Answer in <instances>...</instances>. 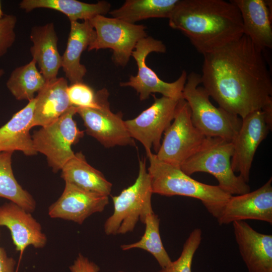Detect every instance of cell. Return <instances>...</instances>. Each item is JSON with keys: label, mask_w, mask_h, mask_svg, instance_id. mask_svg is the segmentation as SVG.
Returning a JSON list of instances; mask_svg holds the SVG:
<instances>
[{"label": "cell", "mask_w": 272, "mask_h": 272, "mask_svg": "<svg viewBox=\"0 0 272 272\" xmlns=\"http://www.w3.org/2000/svg\"><path fill=\"white\" fill-rule=\"evenodd\" d=\"M5 71L3 69H0V79L4 75Z\"/></svg>", "instance_id": "e575fe53"}, {"label": "cell", "mask_w": 272, "mask_h": 272, "mask_svg": "<svg viewBox=\"0 0 272 272\" xmlns=\"http://www.w3.org/2000/svg\"><path fill=\"white\" fill-rule=\"evenodd\" d=\"M4 15V14L2 9L1 3L0 1V19L2 18Z\"/></svg>", "instance_id": "836d02e7"}, {"label": "cell", "mask_w": 272, "mask_h": 272, "mask_svg": "<svg viewBox=\"0 0 272 272\" xmlns=\"http://www.w3.org/2000/svg\"><path fill=\"white\" fill-rule=\"evenodd\" d=\"M263 50L245 35L203 55L201 84L219 107L241 119L272 102Z\"/></svg>", "instance_id": "6da1fadb"}, {"label": "cell", "mask_w": 272, "mask_h": 272, "mask_svg": "<svg viewBox=\"0 0 272 272\" xmlns=\"http://www.w3.org/2000/svg\"><path fill=\"white\" fill-rule=\"evenodd\" d=\"M13 154V152H0V197L7 198L31 213L35 211L36 203L14 176L12 167Z\"/></svg>", "instance_id": "4316f807"}, {"label": "cell", "mask_w": 272, "mask_h": 272, "mask_svg": "<svg viewBox=\"0 0 272 272\" xmlns=\"http://www.w3.org/2000/svg\"><path fill=\"white\" fill-rule=\"evenodd\" d=\"M71 272H99V266L88 258L79 253L73 263L69 266Z\"/></svg>", "instance_id": "1f68e13d"}, {"label": "cell", "mask_w": 272, "mask_h": 272, "mask_svg": "<svg viewBox=\"0 0 272 272\" xmlns=\"http://www.w3.org/2000/svg\"><path fill=\"white\" fill-rule=\"evenodd\" d=\"M35 103L34 98L0 127V152L19 151L26 156L37 154L30 134Z\"/></svg>", "instance_id": "7402d4cb"}, {"label": "cell", "mask_w": 272, "mask_h": 272, "mask_svg": "<svg viewBox=\"0 0 272 272\" xmlns=\"http://www.w3.org/2000/svg\"><path fill=\"white\" fill-rule=\"evenodd\" d=\"M241 14L243 34L262 50L272 47L269 1L232 0Z\"/></svg>", "instance_id": "ffe728a7"}, {"label": "cell", "mask_w": 272, "mask_h": 272, "mask_svg": "<svg viewBox=\"0 0 272 272\" xmlns=\"http://www.w3.org/2000/svg\"><path fill=\"white\" fill-rule=\"evenodd\" d=\"M144 224L146 225V229L141 239L131 244L121 245V249L128 250L139 248L146 250L154 257L161 268L167 266L172 260L162 242L158 216L154 212L149 213L146 216Z\"/></svg>", "instance_id": "83f0119b"}, {"label": "cell", "mask_w": 272, "mask_h": 272, "mask_svg": "<svg viewBox=\"0 0 272 272\" xmlns=\"http://www.w3.org/2000/svg\"><path fill=\"white\" fill-rule=\"evenodd\" d=\"M96 94L100 108L77 110V113L84 122L86 133L107 148L116 146H135L134 141L122 119V113H114L110 110L108 90L103 88Z\"/></svg>", "instance_id": "8fae6325"}, {"label": "cell", "mask_w": 272, "mask_h": 272, "mask_svg": "<svg viewBox=\"0 0 272 272\" xmlns=\"http://www.w3.org/2000/svg\"><path fill=\"white\" fill-rule=\"evenodd\" d=\"M96 36L88 51L110 48L112 59L119 66H125L138 42L147 37L146 27L131 24L121 19L98 15L89 20Z\"/></svg>", "instance_id": "30bf717a"}, {"label": "cell", "mask_w": 272, "mask_h": 272, "mask_svg": "<svg viewBox=\"0 0 272 272\" xmlns=\"http://www.w3.org/2000/svg\"><path fill=\"white\" fill-rule=\"evenodd\" d=\"M272 178L253 191L232 195L217 219L220 225L255 220L272 223Z\"/></svg>", "instance_id": "5bb4252c"}, {"label": "cell", "mask_w": 272, "mask_h": 272, "mask_svg": "<svg viewBox=\"0 0 272 272\" xmlns=\"http://www.w3.org/2000/svg\"><path fill=\"white\" fill-rule=\"evenodd\" d=\"M66 49L62 57L61 67L71 84L83 82L87 73L80 62L82 53L94 41L96 33L89 20L71 22Z\"/></svg>", "instance_id": "44dd1931"}, {"label": "cell", "mask_w": 272, "mask_h": 272, "mask_svg": "<svg viewBox=\"0 0 272 272\" xmlns=\"http://www.w3.org/2000/svg\"><path fill=\"white\" fill-rule=\"evenodd\" d=\"M67 94L72 106L78 108L99 109L96 92L84 82L71 84L67 88Z\"/></svg>", "instance_id": "f546056e"}, {"label": "cell", "mask_w": 272, "mask_h": 272, "mask_svg": "<svg viewBox=\"0 0 272 272\" xmlns=\"http://www.w3.org/2000/svg\"><path fill=\"white\" fill-rule=\"evenodd\" d=\"M138 272H141V271H138Z\"/></svg>", "instance_id": "8d00e7d4"}, {"label": "cell", "mask_w": 272, "mask_h": 272, "mask_svg": "<svg viewBox=\"0 0 272 272\" xmlns=\"http://www.w3.org/2000/svg\"><path fill=\"white\" fill-rule=\"evenodd\" d=\"M232 224L236 242L248 272H272V235L258 232L245 221Z\"/></svg>", "instance_id": "2e32d148"}, {"label": "cell", "mask_w": 272, "mask_h": 272, "mask_svg": "<svg viewBox=\"0 0 272 272\" xmlns=\"http://www.w3.org/2000/svg\"><path fill=\"white\" fill-rule=\"evenodd\" d=\"M153 194L146 159L139 160L138 176L133 184L118 195L112 196L114 211L106 220L104 230L107 235L131 232L139 220L144 223L146 216L153 212Z\"/></svg>", "instance_id": "8992f818"}, {"label": "cell", "mask_w": 272, "mask_h": 272, "mask_svg": "<svg viewBox=\"0 0 272 272\" xmlns=\"http://www.w3.org/2000/svg\"><path fill=\"white\" fill-rule=\"evenodd\" d=\"M201 84L200 75H187L182 97L191 111L194 126L207 138H220L232 142L241 124V118L221 107L215 106Z\"/></svg>", "instance_id": "277c9868"}, {"label": "cell", "mask_w": 272, "mask_h": 272, "mask_svg": "<svg viewBox=\"0 0 272 272\" xmlns=\"http://www.w3.org/2000/svg\"><path fill=\"white\" fill-rule=\"evenodd\" d=\"M17 21V17L12 14H4L0 19V58L15 43Z\"/></svg>", "instance_id": "4dcf8cb0"}, {"label": "cell", "mask_w": 272, "mask_h": 272, "mask_svg": "<svg viewBox=\"0 0 272 272\" xmlns=\"http://www.w3.org/2000/svg\"><path fill=\"white\" fill-rule=\"evenodd\" d=\"M68 86L66 79L63 77L46 81L35 97L33 127L49 125L72 107L66 92Z\"/></svg>", "instance_id": "d6986e66"}, {"label": "cell", "mask_w": 272, "mask_h": 272, "mask_svg": "<svg viewBox=\"0 0 272 272\" xmlns=\"http://www.w3.org/2000/svg\"><path fill=\"white\" fill-rule=\"evenodd\" d=\"M61 177L65 182L80 188L108 196L112 184L99 170L91 166L81 152L75 154L61 170Z\"/></svg>", "instance_id": "603a6c76"}, {"label": "cell", "mask_w": 272, "mask_h": 272, "mask_svg": "<svg viewBox=\"0 0 272 272\" xmlns=\"http://www.w3.org/2000/svg\"><path fill=\"white\" fill-rule=\"evenodd\" d=\"M166 51V46L160 40L150 36L140 40L131 55L138 65V73L136 76H131L128 81L120 83V86L133 88L141 100L147 99L151 94L155 93L175 99L183 98V90L187 77L186 71L183 70L176 81L168 83L162 80L146 64V58L150 53H165Z\"/></svg>", "instance_id": "ba28073f"}, {"label": "cell", "mask_w": 272, "mask_h": 272, "mask_svg": "<svg viewBox=\"0 0 272 272\" xmlns=\"http://www.w3.org/2000/svg\"><path fill=\"white\" fill-rule=\"evenodd\" d=\"M117 272H124V271H122V270H119V271H117Z\"/></svg>", "instance_id": "d590c367"}, {"label": "cell", "mask_w": 272, "mask_h": 272, "mask_svg": "<svg viewBox=\"0 0 272 272\" xmlns=\"http://www.w3.org/2000/svg\"><path fill=\"white\" fill-rule=\"evenodd\" d=\"M16 260L9 257L5 250L0 247V272H15Z\"/></svg>", "instance_id": "d6a6232c"}, {"label": "cell", "mask_w": 272, "mask_h": 272, "mask_svg": "<svg viewBox=\"0 0 272 272\" xmlns=\"http://www.w3.org/2000/svg\"><path fill=\"white\" fill-rule=\"evenodd\" d=\"M147 169L153 193L171 196L181 195L199 200L208 212L217 219L232 196L218 185L199 182L183 172L180 167L159 160L153 152L147 155Z\"/></svg>", "instance_id": "3957f363"}, {"label": "cell", "mask_w": 272, "mask_h": 272, "mask_svg": "<svg viewBox=\"0 0 272 272\" xmlns=\"http://www.w3.org/2000/svg\"><path fill=\"white\" fill-rule=\"evenodd\" d=\"M154 97L151 106L135 118L124 121L131 137L143 145L147 155L152 149L156 154L159 151L162 135L174 119L180 100Z\"/></svg>", "instance_id": "7c38bea8"}, {"label": "cell", "mask_w": 272, "mask_h": 272, "mask_svg": "<svg viewBox=\"0 0 272 272\" xmlns=\"http://www.w3.org/2000/svg\"><path fill=\"white\" fill-rule=\"evenodd\" d=\"M108 203V196L87 191L65 182L63 192L49 206L48 214L51 218L61 219L82 225L92 215L102 212Z\"/></svg>", "instance_id": "9a60e30c"}, {"label": "cell", "mask_w": 272, "mask_h": 272, "mask_svg": "<svg viewBox=\"0 0 272 272\" xmlns=\"http://www.w3.org/2000/svg\"><path fill=\"white\" fill-rule=\"evenodd\" d=\"M233 154L232 142L206 137L199 149L180 168L189 176L196 172L212 174L218 181V185L231 195L247 193L250 191V186L239 175H236L232 168Z\"/></svg>", "instance_id": "5b68a950"}, {"label": "cell", "mask_w": 272, "mask_h": 272, "mask_svg": "<svg viewBox=\"0 0 272 272\" xmlns=\"http://www.w3.org/2000/svg\"><path fill=\"white\" fill-rule=\"evenodd\" d=\"M157 158L167 164L180 167L195 154L206 137L193 125L187 102L179 100L173 122L164 132Z\"/></svg>", "instance_id": "9c48e42d"}, {"label": "cell", "mask_w": 272, "mask_h": 272, "mask_svg": "<svg viewBox=\"0 0 272 272\" xmlns=\"http://www.w3.org/2000/svg\"><path fill=\"white\" fill-rule=\"evenodd\" d=\"M241 119L240 127L232 142L233 154L231 166L234 172H238L247 183L255 153L271 129V125L261 110L252 112Z\"/></svg>", "instance_id": "4fadbf2b"}, {"label": "cell", "mask_w": 272, "mask_h": 272, "mask_svg": "<svg viewBox=\"0 0 272 272\" xmlns=\"http://www.w3.org/2000/svg\"><path fill=\"white\" fill-rule=\"evenodd\" d=\"M19 7L26 12L38 8L55 10L66 16L71 22L90 20L98 15L104 16L109 13L111 5L105 1L89 4L77 0H23Z\"/></svg>", "instance_id": "cb8c5ba5"}, {"label": "cell", "mask_w": 272, "mask_h": 272, "mask_svg": "<svg viewBox=\"0 0 272 272\" xmlns=\"http://www.w3.org/2000/svg\"><path fill=\"white\" fill-rule=\"evenodd\" d=\"M45 82L37 68L36 62L32 59L12 72L6 86L16 99L29 101L35 98V94L42 88Z\"/></svg>", "instance_id": "484cf974"}, {"label": "cell", "mask_w": 272, "mask_h": 272, "mask_svg": "<svg viewBox=\"0 0 272 272\" xmlns=\"http://www.w3.org/2000/svg\"><path fill=\"white\" fill-rule=\"evenodd\" d=\"M168 19L169 26L203 55L243 35L240 13L232 1L179 0Z\"/></svg>", "instance_id": "7a4b0ae2"}, {"label": "cell", "mask_w": 272, "mask_h": 272, "mask_svg": "<svg viewBox=\"0 0 272 272\" xmlns=\"http://www.w3.org/2000/svg\"><path fill=\"white\" fill-rule=\"evenodd\" d=\"M0 226L9 229L16 250L21 253L29 246L42 248L46 244L41 224L31 213L12 201L0 206Z\"/></svg>", "instance_id": "e0dca14e"}, {"label": "cell", "mask_w": 272, "mask_h": 272, "mask_svg": "<svg viewBox=\"0 0 272 272\" xmlns=\"http://www.w3.org/2000/svg\"><path fill=\"white\" fill-rule=\"evenodd\" d=\"M30 38L32 42L30 52L38 64L40 72L47 81L57 78L62 64V57L57 47L58 37L53 22L33 26Z\"/></svg>", "instance_id": "ac0fdd59"}, {"label": "cell", "mask_w": 272, "mask_h": 272, "mask_svg": "<svg viewBox=\"0 0 272 272\" xmlns=\"http://www.w3.org/2000/svg\"><path fill=\"white\" fill-rule=\"evenodd\" d=\"M179 0H126L118 9L110 11L112 18L135 24L150 18H169Z\"/></svg>", "instance_id": "d4e9b609"}, {"label": "cell", "mask_w": 272, "mask_h": 272, "mask_svg": "<svg viewBox=\"0 0 272 272\" xmlns=\"http://www.w3.org/2000/svg\"><path fill=\"white\" fill-rule=\"evenodd\" d=\"M77 110L72 106L55 121L35 130L32 135L35 150L46 157L54 173L61 170L74 156L72 147L84 135V131L78 128L74 120Z\"/></svg>", "instance_id": "52a82bcc"}, {"label": "cell", "mask_w": 272, "mask_h": 272, "mask_svg": "<svg viewBox=\"0 0 272 272\" xmlns=\"http://www.w3.org/2000/svg\"><path fill=\"white\" fill-rule=\"evenodd\" d=\"M202 240V231L199 228L192 231L186 240L179 257L158 272H191L194 255Z\"/></svg>", "instance_id": "f1b7e54d"}]
</instances>
